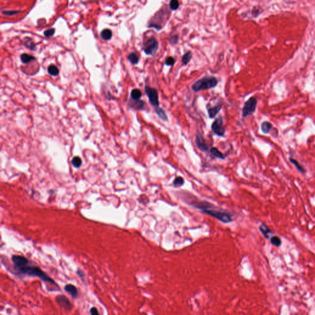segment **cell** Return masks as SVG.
Returning a JSON list of instances; mask_svg holds the SVG:
<instances>
[{"label":"cell","mask_w":315,"mask_h":315,"mask_svg":"<svg viewBox=\"0 0 315 315\" xmlns=\"http://www.w3.org/2000/svg\"><path fill=\"white\" fill-rule=\"evenodd\" d=\"M20 59L21 61L23 64H28L29 62H31L32 61L35 60V57L33 56L29 55L28 54H22L20 56Z\"/></svg>","instance_id":"20"},{"label":"cell","mask_w":315,"mask_h":315,"mask_svg":"<svg viewBox=\"0 0 315 315\" xmlns=\"http://www.w3.org/2000/svg\"><path fill=\"white\" fill-rule=\"evenodd\" d=\"M64 289H65V290L67 292H68V294H70L71 296L72 297L76 298L78 297V289L75 286L71 284H67L65 286Z\"/></svg>","instance_id":"13"},{"label":"cell","mask_w":315,"mask_h":315,"mask_svg":"<svg viewBox=\"0 0 315 315\" xmlns=\"http://www.w3.org/2000/svg\"><path fill=\"white\" fill-rule=\"evenodd\" d=\"M145 91L148 98L150 104L154 107L160 106L158 92L155 88H152L149 86L145 87Z\"/></svg>","instance_id":"7"},{"label":"cell","mask_w":315,"mask_h":315,"mask_svg":"<svg viewBox=\"0 0 315 315\" xmlns=\"http://www.w3.org/2000/svg\"><path fill=\"white\" fill-rule=\"evenodd\" d=\"M263 9L259 6H254L252 9V15L254 17H258L260 14H262V13L263 12Z\"/></svg>","instance_id":"27"},{"label":"cell","mask_w":315,"mask_h":315,"mask_svg":"<svg viewBox=\"0 0 315 315\" xmlns=\"http://www.w3.org/2000/svg\"><path fill=\"white\" fill-rule=\"evenodd\" d=\"M289 161H290V162H291L293 164H294V166H296V167L297 168V169L298 171H300L302 173L305 172V171H306L305 169L296 160H295L294 158H290Z\"/></svg>","instance_id":"25"},{"label":"cell","mask_w":315,"mask_h":315,"mask_svg":"<svg viewBox=\"0 0 315 315\" xmlns=\"http://www.w3.org/2000/svg\"><path fill=\"white\" fill-rule=\"evenodd\" d=\"M169 16V14L167 13V9L160 10L152 19L148 27H154L158 30H161L164 26L163 24L166 23L165 20H167Z\"/></svg>","instance_id":"4"},{"label":"cell","mask_w":315,"mask_h":315,"mask_svg":"<svg viewBox=\"0 0 315 315\" xmlns=\"http://www.w3.org/2000/svg\"><path fill=\"white\" fill-rule=\"evenodd\" d=\"M184 179L182 177H176L174 180V185L175 187H181L184 184Z\"/></svg>","instance_id":"30"},{"label":"cell","mask_w":315,"mask_h":315,"mask_svg":"<svg viewBox=\"0 0 315 315\" xmlns=\"http://www.w3.org/2000/svg\"><path fill=\"white\" fill-rule=\"evenodd\" d=\"M178 41V36L177 35H172L169 38V42L171 44H176Z\"/></svg>","instance_id":"35"},{"label":"cell","mask_w":315,"mask_h":315,"mask_svg":"<svg viewBox=\"0 0 315 315\" xmlns=\"http://www.w3.org/2000/svg\"><path fill=\"white\" fill-rule=\"evenodd\" d=\"M192 57V53L191 51H188L186 52L182 58V62L183 65H187L191 59Z\"/></svg>","instance_id":"26"},{"label":"cell","mask_w":315,"mask_h":315,"mask_svg":"<svg viewBox=\"0 0 315 315\" xmlns=\"http://www.w3.org/2000/svg\"><path fill=\"white\" fill-rule=\"evenodd\" d=\"M14 268L16 270L22 274H27L30 276L38 277L44 282L57 286L52 278L48 276L41 268L36 266L30 265L29 263L20 266H14Z\"/></svg>","instance_id":"2"},{"label":"cell","mask_w":315,"mask_h":315,"mask_svg":"<svg viewBox=\"0 0 315 315\" xmlns=\"http://www.w3.org/2000/svg\"><path fill=\"white\" fill-rule=\"evenodd\" d=\"M194 206L204 213L212 216L222 222L228 223L232 220V216L228 212L214 206L210 203L204 201L198 202L196 204L194 203Z\"/></svg>","instance_id":"1"},{"label":"cell","mask_w":315,"mask_h":315,"mask_svg":"<svg viewBox=\"0 0 315 315\" xmlns=\"http://www.w3.org/2000/svg\"><path fill=\"white\" fill-rule=\"evenodd\" d=\"M90 313L92 314H99V311L98 309H97L95 307H92L90 310Z\"/></svg>","instance_id":"36"},{"label":"cell","mask_w":315,"mask_h":315,"mask_svg":"<svg viewBox=\"0 0 315 315\" xmlns=\"http://www.w3.org/2000/svg\"><path fill=\"white\" fill-rule=\"evenodd\" d=\"M223 124L224 119L223 117L221 116L215 119V120L212 123L211 125V129L216 136L223 137L225 135V129L224 127Z\"/></svg>","instance_id":"8"},{"label":"cell","mask_w":315,"mask_h":315,"mask_svg":"<svg viewBox=\"0 0 315 315\" xmlns=\"http://www.w3.org/2000/svg\"><path fill=\"white\" fill-rule=\"evenodd\" d=\"M77 273H78V275H79V276H80V277H83V276H84V273H82V272L81 271H80V270H78V271L77 272Z\"/></svg>","instance_id":"37"},{"label":"cell","mask_w":315,"mask_h":315,"mask_svg":"<svg viewBox=\"0 0 315 315\" xmlns=\"http://www.w3.org/2000/svg\"><path fill=\"white\" fill-rule=\"evenodd\" d=\"M71 164L76 168H79L82 164L81 159L78 156H75L73 158L71 161Z\"/></svg>","instance_id":"29"},{"label":"cell","mask_w":315,"mask_h":315,"mask_svg":"<svg viewBox=\"0 0 315 315\" xmlns=\"http://www.w3.org/2000/svg\"><path fill=\"white\" fill-rule=\"evenodd\" d=\"M259 230L265 238H269V234L272 233V231L267 226L264 224H262L259 226Z\"/></svg>","instance_id":"17"},{"label":"cell","mask_w":315,"mask_h":315,"mask_svg":"<svg viewBox=\"0 0 315 315\" xmlns=\"http://www.w3.org/2000/svg\"><path fill=\"white\" fill-rule=\"evenodd\" d=\"M257 104V101L255 98H249L244 103V106L242 109V116L243 118H246L254 113L256 112Z\"/></svg>","instance_id":"5"},{"label":"cell","mask_w":315,"mask_h":315,"mask_svg":"<svg viewBox=\"0 0 315 315\" xmlns=\"http://www.w3.org/2000/svg\"><path fill=\"white\" fill-rule=\"evenodd\" d=\"M56 300L58 305L64 309L70 310L72 308V305L69 300L64 296H58L56 298Z\"/></svg>","instance_id":"9"},{"label":"cell","mask_w":315,"mask_h":315,"mask_svg":"<svg viewBox=\"0 0 315 315\" xmlns=\"http://www.w3.org/2000/svg\"><path fill=\"white\" fill-rule=\"evenodd\" d=\"M210 152L214 156L217 158H219L222 160H224L225 159V157L224 154L221 152H220L219 150H218V148H217L216 147L211 148L210 149Z\"/></svg>","instance_id":"16"},{"label":"cell","mask_w":315,"mask_h":315,"mask_svg":"<svg viewBox=\"0 0 315 315\" xmlns=\"http://www.w3.org/2000/svg\"><path fill=\"white\" fill-rule=\"evenodd\" d=\"M222 108V106L220 104H218L216 105H215L214 106L209 108L208 109V116H209V118L212 119V118H215L216 116V115L220 112Z\"/></svg>","instance_id":"12"},{"label":"cell","mask_w":315,"mask_h":315,"mask_svg":"<svg viewBox=\"0 0 315 315\" xmlns=\"http://www.w3.org/2000/svg\"><path fill=\"white\" fill-rule=\"evenodd\" d=\"M54 33H55V29L50 28V29H48L46 30L44 32V35L46 36V37H51V36H52L54 35Z\"/></svg>","instance_id":"34"},{"label":"cell","mask_w":315,"mask_h":315,"mask_svg":"<svg viewBox=\"0 0 315 315\" xmlns=\"http://www.w3.org/2000/svg\"><path fill=\"white\" fill-rule=\"evenodd\" d=\"M195 143H196V145L197 147L198 148V149L201 150V152H207L209 148L208 144L206 143V142L204 137L200 134V133H198V134H197L196 136Z\"/></svg>","instance_id":"10"},{"label":"cell","mask_w":315,"mask_h":315,"mask_svg":"<svg viewBox=\"0 0 315 315\" xmlns=\"http://www.w3.org/2000/svg\"><path fill=\"white\" fill-rule=\"evenodd\" d=\"M219 81L215 77L206 76L194 82L191 86V89L195 92H198L201 91L212 89L217 85Z\"/></svg>","instance_id":"3"},{"label":"cell","mask_w":315,"mask_h":315,"mask_svg":"<svg viewBox=\"0 0 315 315\" xmlns=\"http://www.w3.org/2000/svg\"><path fill=\"white\" fill-rule=\"evenodd\" d=\"M169 7L172 10H176L179 7V2L178 0H171L169 3Z\"/></svg>","instance_id":"31"},{"label":"cell","mask_w":315,"mask_h":315,"mask_svg":"<svg viewBox=\"0 0 315 315\" xmlns=\"http://www.w3.org/2000/svg\"><path fill=\"white\" fill-rule=\"evenodd\" d=\"M128 58L129 60V61L132 65H136L139 62V57L135 52L130 53L129 56H128Z\"/></svg>","instance_id":"19"},{"label":"cell","mask_w":315,"mask_h":315,"mask_svg":"<svg viewBox=\"0 0 315 315\" xmlns=\"http://www.w3.org/2000/svg\"><path fill=\"white\" fill-rule=\"evenodd\" d=\"M12 261L14 263V266H20L29 263L28 260L26 257L19 255L13 256V257H12Z\"/></svg>","instance_id":"11"},{"label":"cell","mask_w":315,"mask_h":315,"mask_svg":"<svg viewBox=\"0 0 315 315\" xmlns=\"http://www.w3.org/2000/svg\"><path fill=\"white\" fill-rule=\"evenodd\" d=\"M142 97V92L138 89H134L132 90L130 92V98L132 100H140Z\"/></svg>","instance_id":"22"},{"label":"cell","mask_w":315,"mask_h":315,"mask_svg":"<svg viewBox=\"0 0 315 315\" xmlns=\"http://www.w3.org/2000/svg\"><path fill=\"white\" fill-rule=\"evenodd\" d=\"M47 72L48 74L51 75V76H56L59 74V70L58 68L54 65H51L47 68Z\"/></svg>","instance_id":"24"},{"label":"cell","mask_w":315,"mask_h":315,"mask_svg":"<svg viewBox=\"0 0 315 315\" xmlns=\"http://www.w3.org/2000/svg\"><path fill=\"white\" fill-rule=\"evenodd\" d=\"M23 44L26 47L31 50H35V44L33 40L30 38H26L23 40Z\"/></svg>","instance_id":"23"},{"label":"cell","mask_w":315,"mask_h":315,"mask_svg":"<svg viewBox=\"0 0 315 315\" xmlns=\"http://www.w3.org/2000/svg\"><path fill=\"white\" fill-rule=\"evenodd\" d=\"M154 112L156 113V115L158 116V117L163 120V122H167L168 120L167 116L165 112V111L160 106H156L154 108Z\"/></svg>","instance_id":"15"},{"label":"cell","mask_w":315,"mask_h":315,"mask_svg":"<svg viewBox=\"0 0 315 315\" xmlns=\"http://www.w3.org/2000/svg\"><path fill=\"white\" fill-rule=\"evenodd\" d=\"M270 242L273 245L276 247H280L282 243L281 239L278 236H272L270 238Z\"/></svg>","instance_id":"28"},{"label":"cell","mask_w":315,"mask_h":315,"mask_svg":"<svg viewBox=\"0 0 315 315\" xmlns=\"http://www.w3.org/2000/svg\"><path fill=\"white\" fill-rule=\"evenodd\" d=\"M158 42L153 37L148 38L144 43L143 51L147 55L154 56L158 49Z\"/></svg>","instance_id":"6"},{"label":"cell","mask_w":315,"mask_h":315,"mask_svg":"<svg viewBox=\"0 0 315 315\" xmlns=\"http://www.w3.org/2000/svg\"><path fill=\"white\" fill-rule=\"evenodd\" d=\"M100 36L104 40H110L112 38V32L110 29H105L102 31Z\"/></svg>","instance_id":"21"},{"label":"cell","mask_w":315,"mask_h":315,"mask_svg":"<svg viewBox=\"0 0 315 315\" xmlns=\"http://www.w3.org/2000/svg\"><path fill=\"white\" fill-rule=\"evenodd\" d=\"M20 13V11L19 10H5V11H2V14L5 15V16H13V15H15V14H19Z\"/></svg>","instance_id":"33"},{"label":"cell","mask_w":315,"mask_h":315,"mask_svg":"<svg viewBox=\"0 0 315 315\" xmlns=\"http://www.w3.org/2000/svg\"><path fill=\"white\" fill-rule=\"evenodd\" d=\"M273 128L272 124L268 122H264L261 124V130L264 134H268Z\"/></svg>","instance_id":"18"},{"label":"cell","mask_w":315,"mask_h":315,"mask_svg":"<svg viewBox=\"0 0 315 315\" xmlns=\"http://www.w3.org/2000/svg\"><path fill=\"white\" fill-rule=\"evenodd\" d=\"M175 62H176L175 58L174 57L170 56V57H168L166 58L164 64L167 66H172V65H174Z\"/></svg>","instance_id":"32"},{"label":"cell","mask_w":315,"mask_h":315,"mask_svg":"<svg viewBox=\"0 0 315 315\" xmlns=\"http://www.w3.org/2000/svg\"><path fill=\"white\" fill-rule=\"evenodd\" d=\"M145 103L141 100H132L129 102V106L135 110H142Z\"/></svg>","instance_id":"14"}]
</instances>
